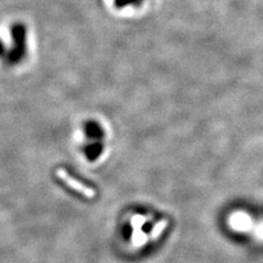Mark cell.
I'll return each mask as SVG.
<instances>
[{
  "instance_id": "obj_1",
  "label": "cell",
  "mask_w": 263,
  "mask_h": 263,
  "mask_svg": "<svg viewBox=\"0 0 263 263\" xmlns=\"http://www.w3.org/2000/svg\"><path fill=\"white\" fill-rule=\"evenodd\" d=\"M56 175H57V178L60 179L61 181L65 182L66 185H68L70 189H73L76 191V192L82 194L85 198L94 199L96 197L97 193L94 189L88 187V185L84 184L82 182H80L79 180L75 179L73 175L67 172L65 169H63V168L57 169V171H56Z\"/></svg>"
},
{
  "instance_id": "obj_2",
  "label": "cell",
  "mask_w": 263,
  "mask_h": 263,
  "mask_svg": "<svg viewBox=\"0 0 263 263\" xmlns=\"http://www.w3.org/2000/svg\"><path fill=\"white\" fill-rule=\"evenodd\" d=\"M230 225L236 230L248 231L251 229L252 221L248 215L242 212H238L233 214V216L230 217Z\"/></svg>"
},
{
  "instance_id": "obj_3",
  "label": "cell",
  "mask_w": 263,
  "mask_h": 263,
  "mask_svg": "<svg viewBox=\"0 0 263 263\" xmlns=\"http://www.w3.org/2000/svg\"><path fill=\"white\" fill-rule=\"evenodd\" d=\"M164 226H166V221H160V223H158L156 226H155L154 231H153L154 238H156V237H158L159 235H160V233L164 228Z\"/></svg>"
}]
</instances>
